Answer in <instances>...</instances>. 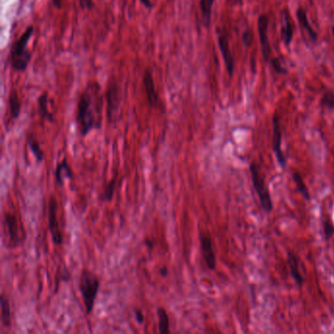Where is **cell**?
<instances>
[{"mask_svg":"<svg viewBox=\"0 0 334 334\" xmlns=\"http://www.w3.org/2000/svg\"><path fill=\"white\" fill-rule=\"evenodd\" d=\"M101 88L98 82L92 81L79 94L77 105V128L82 137L90 131L102 128V102Z\"/></svg>","mask_w":334,"mask_h":334,"instance_id":"6da1fadb","label":"cell"},{"mask_svg":"<svg viewBox=\"0 0 334 334\" xmlns=\"http://www.w3.org/2000/svg\"><path fill=\"white\" fill-rule=\"evenodd\" d=\"M34 32L35 26L33 25L26 26L21 37L14 42L10 52V64L15 72H25L32 60V52L27 49V44Z\"/></svg>","mask_w":334,"mask_h":334,"instance_id":"7a4b0ae2","label":"cell"},{"mask_svg":"<svg viewBox=\"0 0 334 334\" xmlns=\"http://www.w3.org/2000/svg\"><path fill=\"white\" fill-rule=\"evenodd\" d=\"M99 288V277L90 270H82L78 280V290L82 298L87 315H90L94 309Z\"/></svg>","mask_w":334,"mask_h":334,"instance_id":"3957f363","label":"cell"},{"mask_svg":"<svg viewBox=\"0 0 334 334\" xmlns=\"http://www.w3.org/2000/svg\"><path fill=\"white\" fill-rule=\"evenodd\" d=\"M249 170H250L253 187L257 193L258 198L260 200L262 209L266 214H270L272 211L273 204H272V199L270 196V190L266 183L265 176L261 173L260 166L255 162H252L250 164Z\"/></svg>","mask_w":334,"mask_h":334,"instance_id":"277c9868","label":"cell"},{"mask_svg":"<svg viewBox=\"0 0 334 334\" xmlns=\"http://www.w3.org/2000/svg\"><path fill=\"white\" fill-rule=\"evenodd\" d=\"M105 94L107 102V118L109 123L114 124L118 119L122 103L121 87L116 79L112 78L109 80Z\"/></svg>","mask_w":334,"mask_h":334,"instance_id":"5b68a950","label":"cell"},{"mask_svg":"<svg viewBox=\"0 0 334 334\" xmlns=\"http://www.w3.org/2000/svg\"><path fill=\"white\" fill-rule=\"evenodd\" d=\"M58 201L54 196H50L47 205V222L48 231L51 235L52 241L55 245H61L63 243V234L59 227L58 221Z\"/></svg>","mask_w":334,"mask_h":334,"instance_id":"8992f818","label":"cell"},{"mask_svg":"<svg viewBox=\"0 0 334 334\" xmlns=\"http://www.w3.org/2000/svg\"><path fill=\"white\" fill-rule=\"evenodd\" d=\"M272 150L277 160V163L283 169H285L287 164V158L283 151V131L281 126V119L279 115H274L272 118Z\"/></svg>","mask_w":334,"mask_h":334,"instance_id":"52a82bcc","label":"cell"},{"mask_svg":"<svg viewBox=\"0 0 334 334\" xmlns=\"http://www.w3.org/2000/svg\"><path fill=\"white\" fill-rule=\"evenodd\" d=\"M4 225L7 229L9 240L11 243H13L14 246L22 244V242L25 239L24 236V230L22 226L19 224L17 217L12 214V213H5L4 214Z\"/></svg>","mask_w":334,"mask_h":334,"instance_id":"ba28073f","label":"cell"},{"mask_svg":"<svg viewBox=\"0 0 334 334\" xmlns=\"http://www.w3.org/2000/svg\"><path fill=\"white\" fill-rule=\"evenodd\" d=\"M199 240H200L201 254L207 268L210 270H215L217 267V259L213 246L212 237L208 233L201 232L199 234Z\"/></svg>","mask_w":334,"mask_h":334,"instance_id":"9c48e42d","label":"cell"},{"mask_svg":"<svg viewBox=\"0 0 334 334\" xmlns=\"http://www.w3.org/2000/svg\"><path fill=\"white\" fill-rule=\"evenodd\" d=\"M269 17L266 14L260 15L258 19V32L259 38L262 47L263 58L266 62H270L271 59V49H270V41L268 37V27H269Z\"/></svg>","mask_w":334,"mask_h":334,"instance_id":"30bf717a","label":"cell"},{"mask_svg":"<svg viewBox=\"0 0 334 334\" xmlns=\"http://www.w3.org/2000/svg\"><path fill=\"white\" fill-rule=\"evenodd\" d=\"M142 84L144 87V91L146 94V98H147V102H148L149 107L152 109L158 108L159 104H160V98H159L158 92L156 90L153 73L150 68L145 69L144 74H143Z\"/></svg>","mask_w":334,"mask_h":334,"instance_id":"8fae6325","label":"cell"},{"mask_svg":"<svg viewBox=\"0 0 334 334\" xmlns=\"http://www.w3.org/2000/svg\"><path fill=\"white\" fill-rule=\"evenodd\" d=\"M217 32H218L217 34H218V43L219 51L221 53L224 62L226 64L228 73H229V76L232 77L233 76V71H234V60H233V57H232L231 48H230L228 37L224 32H220L219 30H218Z\"/></svg>","mask_w":334,"mask_h":334,"instance_id":"7c38bea8","label":"cell"},{"mask_svg":"<svg viewBox=\"0 0 334 334\" xmlns=\"http://www.w3.org/2000/svg\"><path fill=\"white\" fill-rule=\"evenodd\" d=\"M286 261H287V265H288V268H289L291 277L293 279V281L295 282L298 286H302L305 283V280H304V276L302 275V273L300 271L299 258L297 257L295 253L288 251Z\"/></svg>","mask_w":334,"mask_h":334,"instance_id":"4fadbf2b","label":"cell"},{"mask_svg":"<svg viewBox=\"0 0 334 334\" xmlns=\"http://www.w3.org/2000/svg\"><path fill=\"white\" fill-rule=\"evenodd\" d=\"M54 176H55L56 183L60 186L64 185L65 180H72L74 178L73 171L70 167L66 158H64L55 168Z\"/></svg>","mask_w":334,"mask_h":334,"instance_id":"5bb4252c","label":"cell"},{"mask_svg":"<svg viewBox=\"0 0 334 334\" xmlns=\"http://www.w3.org/2000/svg\"><path fill=\"white\" fill-rule=\"evenodd\" d=\"M0 308H1V323L4 327L10 328L12 324L11 319V305L8 297L2 293L0 297Z\"/></svg>","mask_w":334,"mask_h":334,"instance_id":"9a60e30c","label":"cell"},{"mask_svg":"<svg viewBox=\"0 0 334 334\" xmlns=\"http://www.w3.org/2000/svg\"><path fill=\"white\" fill-rule=\"evenodd\" d=\"M8 106H9V115L12 120H17L20 114H21V109H22V103L19 97V93L17 90H13L10 91L9 97H8Z\"/></svg>","mask_w":334,"mask_h":334,"instance_id":"2e32d148","label":"cell"},{"mask_svg":"<svg viewBox=\"0 0 334 334\" xmlns=\"http://www.w3.org/2000/svg\"><path fill=\"white\" fill-rule=\"evenodd\" d=\"M48 100L49 96L47 92H43L39 98H38V104H39V115L41 121H47L53 123L54 122V115L48 109Z\"/></svg>","mask_w":334,"mask_h":334,"instance_id":"e0dca14e","label":"cell"},{"mask_svg":"<svg viewBox=\"0 0 334 334\" xmlns=\"http://www.w3.org/2000/svg\"><path fill=\"white\" fill-rule=\"evenodd\" d=\"M297 19L298 22L300 24V26H302V29H304V31H306V33L308 34L309 38L312 39V41H317L318 39V34L317 32L312 27L309 23L308 17H307V13L304 10V8L299 7L297 10Z\"/></svg>","mask_w":334,"mask_h":334,"instance_id":"ac0fdd59","label":"cell"},{"mask_svg":"<svg viewBox=\"0 0 334 334\" xmlns=\"http://www.w3.org/2000/svg\"><path fill=\"white\" fill-rule=\"evenodd\" d=\"M283 27H282V39L285 45H290L293 39V26L290 20V16L287 10L283 11Z\"/></svg>","mask_w":334,"mask_h":334,"instance_id":"d6986e66","label":"cell"},{"mask_svg":"<svg viewBox=\"0 0 334 334\" xmlns=\"http://www.w3.org/2000/svg\"><path fill=\"white\" fill-rule=\"evenodd\" d=\"M215 0H199V6L201 11V19L203 26L209 27L212 19V11Z\"/></svg>","mask_w":334,"mask_h":334,"instance_id":"ffe728a7","label":"cell"},{"mask_svg":"<svg viewBox=\"0 0 334 334\" xmlns=\"http://www.w3.org/2000/svg\"><path fill=\"white\" fill-rule=\"evenodd\" d=\"M157 318H158V329L162 334H168L170 330V318L166 309L159 307L157 309Z\"/></svg>","mask_w":334,"mask_h":334,"instance_id":"44dd1931","label":"cell"},{"mask_svg":"<svg viewBox=\"0 0 334 334\" xmlns=\"http://www.w3.org/2000/svg\"><path fill=\"white\" fill-rule=\"evenodd\" d=\"M26 144H27L32 154L34 155V157L36 158V160L39 163H41L44 160L45 156H44L43 150L41 149V147L39 145V142L35 138L34 135H29L27 140H26Z\"/></svg>","mask_w":334,"mask_h":334,"instance_id":"7402d4cb","label":"cell"},{"mask_svg":"<svg viewBox=\"0 0 334 334\" xmlns=\"http://www.w3.org/2000/svg\"><path fill=\"white\" fill-rule=\"evenodd\" d=\"M292 179H293V181L295 182L296 187H297L298 191L302 194V196L304 197V199L306 201H310L311 200V194H310L308 187H307L305 181L303 180L302 176L298 172H293L292 173Z\"/></svg>","mask_w":334,"mask_h":334,"instance_id":"603a6c76","label":"cell"},{"mask_svg":"<svg viewBox=\"0 0 334 334\" xmlns=\"http://www.w3.org/2000/svg\"><path fill=\"white\" fill-rule=\"evenodd\" d=\"M117 188V179L114 178L108 182V184L105 186L104 191H103L102 199L103 202H110L112 201L115 192H116Z\"/></svg>","mask_w":334,"mask_h":334,"instance_id":"cb8c5ba5","label":"cell"},{"mask_svg":"<svg viewBox=\"0 0 334 334\" xmlns=\"http://www.w3.org/2000/svg\"><path fill=\"white\" fill-rule=\"evenodd\" d=\"M322 232L324 235V238L326 240L330 239L334 235V224L329 219L325 218L322 221Z\"/></svg>","mask_w":334,"mask_h":334,"instance_id":"d4e9b609","label":"cell"},{"mask_svg":"<svg viewBox=\"0 0 334 334\" xmlns=\"http://www.w3.org/2000/svg\"><path fill=\"white\" fill-rule=\"evenodd\" d=\"M321 105L322 107L328 109V110H333L334 109V93L331 91H326L322 97H321Z\"/></svg>","mask_w":334,"mask_h":334,"instance_id":"484cf974","label":"cell"},{"mask_svg":"<svg viewBox=\"0 0 334 334\" xmlns=\"http://www.w3.org/2000/svg\"><path fill=\"white\" fill-rule=\"evenodd\" d=\"M270 63L273 70L277 73V74H282V75H284L287 73V70L283 67L281 60L279 58H271L270 60Z\"/></svg>","mask_w":334,"mask_h":334,"instance_id":"4316f807","label":"cell"},{"mask_svg":"<svg viewBox=\"0 0 334 334\" xmlns=\"http://www.w3.org/2000/svg\"><path fill=\"white\" fill-rule=\"evenodd\" d=\"M78 5L81 10H92L94 8V1L93 0H78Z\"/></svg>","mask_w":334,"mask_h":334,"instance_id":"83f0119b","label":"cell"},{"mask_svg":"<svg viewBox=\"0 0 334 334\" xmlns=\"http://www.w3.org/2000/svg\"><path fill=\"white\" fill-rule=\"evenodd\" d=\"M242 41H243V44H244L246 47H249L252 42H253V34L251 33V31L247 30L245 31L242 35Z\"/></svg>","mask_w":334,"mask_h":334,"instance_id":"f1b7e54d","label":"cell"},{"mask_svg":"<svg viewBox=\"0 0 334 334\" xmlns=\"http://www.w3.org/2000/svg\"><path fill=\"white\" fill-rule=\"evenodd\" d=\"M133 314H134V319H135V321H137V323L142 324L144 322V315H143L142 311L135 309L133 311Z\"/></svg>","mask_w":334,"mask_h":334,"instance_id":"f546056e","label":"cell"},{"mask_svg":"<svg viewBox=\"0 0 334 334\" xmlns=\"http://www.w3.org/2000/svg\"><path fill=\"white\" fill-rule=\"evenodd\" d=\"M141 3H142V5H143L146 9H148V10L152 9L153 6H154V4H153V2H152L151 0H141Z\"/></svg>","mask_w":334,"mask_h":334,"instance_id":"4dcf8cb0","label":"cell"},{"mask_svg":"<svg viewBox=\"0 0 334 334\" xmlns=\"http://www.w3.org/2000/svg\"><path fill=\"white\" fill-rule=\"evenodd\" d=\"M52 4L56 9H61L63 6V1L62 0H52Z\"/></svg>","mask_w":334,"mask_h":334,"instance_id":"1f68e13d","label":"cell"},{"mask_svg":"<svg viewBox=\"0 0 334 334\" xmlns=\"http://www.w3.org/2000/svg\"><path fill=\"white\" fill-rule=\"evenodd\" d=\"M159 273L162 277H167L168 274H169V270H168L167 267H162L160 270H159Z\"/></svg>","mask_w":334,"mask_h":334,"instance_id":"d6a6232c","label":"cell"},{"mask_svg":"<svg viewBox=\"0 0 334 334\" xmlns=\"http://www.w3.org/2000/svg\"><path fill=\"white\" fill-rule=\"evenodd\" d=\"M145 245H146L148 248H150V249H151V248H153V247H154L155 242L154 241H152L151 239H146V240H145Z\"/></svg>","mask_w":334,"mask_h":334,"instance_id":"836d02e7","label":"cell"},{"mask_svg":"<svg viewBox=\"0 0 334 334\" xmlns=\"http://www.w3.org/2000/svg\"><path fill=\"white\" fill-rule=\"evenodd\" d=\"M331 31H332V35H333V38H334V26H332V29H331Z\"/></svg>","mask_w":334,"mask_h":334,"instance_id":"e575fe53","label":"cell"}]
</instances>
